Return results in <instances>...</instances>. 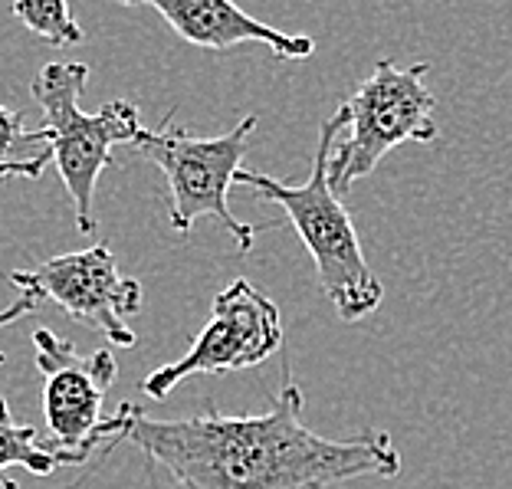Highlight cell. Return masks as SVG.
<instances>
[{
	"instance_id": "cell-1",
	"label": "cell",
	"mask_w": 512,
	"mask_h": 489,
	"mask_svg": "<svg viewBox=\"0 0 512 489\" xmlns=\"http://www.w3.org/2000/svg\"><path fill=\"white\" fill-rule=\"evenodd\" d=\"M125 440L168 489H325L358 476L401 473L388 430L322 437L302 424V391L289 381L263 414H197L158 421L135 404Z\"/></svg>"
},
{
	"instance_id": "cell-2",
	"label": "cell",
	"mask_w": 512,
	"mask_h": 489,
	"mask_svg": "<svg viewBox=\"0 0 512 489\" xmlns=\"http://www.w3.org/2000/svg\"><path fill=\"white\" fill-rule=\"evenodd\" d=\"M342 128H345L342 109L329 122H322L306 184H286L279 178H270V174L243 171V168L237 174V184H247L250 191L283 207L289 224L296 227L299 240L306 243L312 263H316V276L325 299L332 302L335 312L345 322H358L381 306L384 286L365 260L352 214L345 211V204L332 191L329 181V155L335 142H339Z\"/></svg>"
},
{
	"instance_id": "cell-3",
	"label": "cell",
	"mask_w": 512,
	"mask_h": 489,
	"mask_svg": "<svg viewBox=\"0 0 512 489\" xmlns=\"http://www.w3.org/2000/svg\"><path fill=\"white\" fill-rule=\"evenodd\" d=\"M89 79L86 63H46L33 79V102L43 112V132L50 138L53 165L73 201L76 230L92 237L96 224V188L99 174L109 168L115 145H132L142 132V112L135 102L115 99L99 112H83V99Z\"/></svg>"
},
{
	"instance_id": "cell-4",
	"label": "cell",
	"mask_w": 512,
	"mask_h": 489,
	"mask_svg": "<svg viewBox=\"0 0 512 489\" xmlns=\"http://www.w3.org/2000/svg\"><path fill=\"white\" fill-rule=\"evenodd\" d=\"M256 115H247L240 125L217 138H197L184 128H174L165 119L158 128H142L135 138V151L155 168H161L171 191V227L174 234H191V227L201 217L220 220L230 237L237 240L240 253H250L256 234L266 227L243 224L230 214L227 194L230 184H237L240 161L247 158L250 135L256 128Z\"/></svg>"
},
{
	"instance_id": "cell-5",
	"label": "cell",
	"mask_w": 512,
	"mask_h": 489,
	"mask_svg": "<svg viewBox=\"0 0 512 489\" xmlns=\"http://www.w3.org/2000/svg\"><path fill=\"white\" fill-rule=\"evenodd\" d=\"M427 63L401 69L381 60L371 76L342 102L345 138L329 155V181L335 194H348L355 181L368 178L391 148L404 142H434V92L424 86Z\"/></svg>"
},
{
	"instance_id": "cell-6",
	"label": "cell",
	"mask_w": 512,
	"mask_h": 489,
	"mask_svg": "<svg viewBox=\"0 0 512 489\" xmlns=\"http://www.w3.org/2000/svg\"><path fill=\"white\" fill-rule=\"evenodd\" d=\"M37 368L43 378V417L50 430V450L63 467H79L99 444H115L125 437L135 404H119L112 417L102 414V401L112 388L119 365L112 352L79 355L69 339L50 329L33 332Z\"/></svg>"
},
{
	"instance_id": "cell-7",
	"label": "cell",
	"mask_w": 512,
	"mask_h": 489,
	"mask_svg": "<svg viewBox=\"0 0 512 489\" xmlns=\"http://www.w3.org/2000/svg\"><path fill=\"white\" fill-rule=\"evenodd\" d=\"M279 345H283L279 306L250 279H234L214 296L211 322L194 339L188 355L151 371L142 381V391L151 401H165L184 378L256 368L279 352Z\"/></svg>"
},
{
	"instance_id": "cell-8",
	"label": "cell",
	"mask_w": 512,
	"mask_h": 489,
	"mask_svg": "<svg viewBox=\"0 0 512 489\" xmlns=\"http://www.w3.org/2000/svg\"><path fill=\"white\" fill-rule=\"evenodd\" d=\"M10 283L20 293L56 302L76 322L106 335L112 345H135V332L125 319L142 309V283L119 273V263L106 243L53 256L37 270H14Z\"/></svg>"
},
{
	"instance_id": "cell-9",
	"label": "cell",
	"mask_w": 512,
	"mask_h": 489,
	"mask_svg": "<svg viewBox=\"0 0 512 489\" xmlns=\"http://www.w3.org/2000/svg\"><path fill=\"white\" fill-rule=\"evenodd\" d=\"M125 7H151L184 43L201 50H234L243 43L266 46L279 60H309L316 40L302 33H283L270 23L250 17L234 0H119Z\"/></svg>"
},
{
	"instance_id": "cell-10",
	"label": "cell",
	"mask_w": 512,
	"mask_h": 489,
	"mask_svg": "<svg viewBox=\"0 0 512 489\" xmlns=\"http://www.w3.org/2000/svg\"><path fill=\"white\" fill-rule=\"evenodd\" d=\"M50 161L53 148L43 125L27 128L20 112L0 106V184L10 178L37 181Z\"/></svg>"
},
{
	"instance_id": "cell-11",
	"label": "cell",
	"mask_w": 512,
	"mask_h": 489,
	"mask_svg": "<svg viewBox=\"0 0 512 489\" xmlns=\"http://www.w3.org/2000/svg\"><path fill=\"white\" fill-rule=\"evenodd\" d=\"M7 467H23L37 476H50L63 467V460L46 444H40L37 427L10 421V407L0 398V470Z\"/></svg>"
},
{
	"instance_id": "cell-12",
	"label": "cell",
	"mask_w": 512,
	"mask_h": 489,
	"mask_svg": "<svg viewBox=\"0 0 512 489\" xmlns=\"http://www.w3.org/2000/svg\"><path fill=\"white\" fill-rule=\"evenodd\" d=\"M14 17L50 46H76L86 40L69 0H14Z\"/></svg>"
},
{
	"instance_id": "cell-13",
	"label": "cell",
	"mask_w": 512,
	"mask_h": 489,
	"mask_svg": "<svg viewBox=\"0 0 512 489\" xmlns=\"http://www.w3.org/2000/svg\"><path fill=\"white\" fill-rule=\"evenodd\" d=\"M37 306H40V299H37V296L20 293L14 302H10L7 309H0V329H7V325H14V322H20V319L33 316V312H37Z\"/></svg>"
},
{
	"instance_id": "cell-14",
	"label": "cell",
	"mask_w": 512,
	"mask_h": 489,
	"mask_svg": "<svg viewBox=\"0 0 512 489\" xmlns=\"http://www.w3.org/2000/svg\"><path fill=\"white\" fill-rule=\"evenodd\" d=\"M7 362V358H4V352H0V365H4Z\"/></svg>"
}]
</instances>
